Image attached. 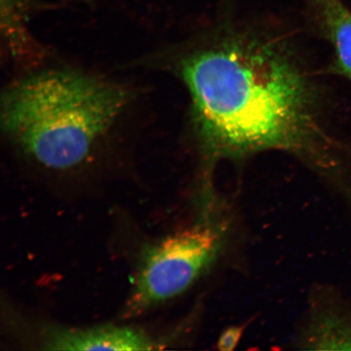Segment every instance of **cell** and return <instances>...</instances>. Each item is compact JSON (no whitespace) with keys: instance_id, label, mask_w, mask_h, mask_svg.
Returning a JSON list of instances; mask_svg holds the SVG:
<instances>
[{"instance_id":"obj_7","label":"cell","mask_w":351,"mask_h":351,"mask_svg":"<svg viewBox=\"0 0 351 351\" xmlns=\"http://www.w3.org/2000/svg\"><path fill=\"white\" fill-rule=\"evenodd\" d=\"M2 32L7 49L13 58L24 63H38L45 50L26 28V21L34 3L30 0H2Z\"/></svg>"},{"instance_id":"obj_2","label":"cell","mask_w":351,"mask_h":351,"mask_svg":"<svg viewBox=\"0 0 351 351\" xmlns=\"http://www.w3.org/2000/svg\"><path fill=\"white\" fill-rule=\"evenodd\" d=\"M131 102L130 91L104 79L71 69L43 70L4 92L2 129L25 160L71 173L100 160Z\"/></svg>"},{"instance_id":"obj_3","label":"cell","mask_w":351,"mask_h":351,"mask_svg":"<svg viewBox=\"0 0 351 351\" xmlns=\"http://www.w3.org/2000/svg\"><path fill=\"white\" fill-rule=\"evenodd\" d=\"M203 194L200 214L194 226L157 241L143 253L126 306L129 317L182 295L221 256L229 222L219 215L213 191Z\"/></svg>"},{"instance_id":"obj_6","label":"cell","mask_w":351,"mask_h":351,"mask_svg":"<svg viewBox=\"0 0 351 351\" xmlns=\"http://www.w3.org/2000/svg\"><path fill=\"white\" fill-rule=\"evenodd\" d=\"M300 344L309 350H351V315L339 306H318L311 313Z\"/></svg>"},{"instance_id":"obj_4","label":"cell","mask_w":351,"mask_h":351,"mask_svg":"<svg viewBox=\"0 0 351 351\" xmlns=\"http://www.w3.org/2000/svg\"><path fill=\"white\" fill-rule=\"evenodd\" d=\"M43 349L53 350H148L159 343L144 332L130 328H48L39 339Z\"/></svg>"},{"instance_id":"obj_8","label":"cell","mask_w":351,"mask_h":351,"mask_svg":"<svg viewBox=\"0 0 351 351\" xmlns=\"http://www.w3.org/2000/svg\"><path fill=\"white\" fill-rule=\"evenodd\" d=\"M247 326H235L227 328L219 337L217 346L222 351L234 350L239 344Z\"/></svg>"},{"instance_id":"obj_1","label":"cell","mask_w":351,"mask_h":351,"mask_svg":"<svg viewBox=\"0 0 351 351\" xmlns=\"http://www.w3.org/2000/svg\"><path fill=\"white\" fill-rule=\"evenodd\" d=\"M287 46L273 33L226 21L179 61L210 163L280 151L323 170L332 165L313 86Z\"/></svg>"},{"instance_id":"obj_5","label":"cell","mask_w":351,"mask_h":351,"mask_svg":"<svg viewBox=\"0 0 351 351\" xmlns=\"http://www.w3.org/2000/svg\"><path fill=\"white\" fill-rule=\"evenodd\" d=\"M335 50L336 67L351 80V12L341 0H304Z\"/></svg>"}]
</instances>
